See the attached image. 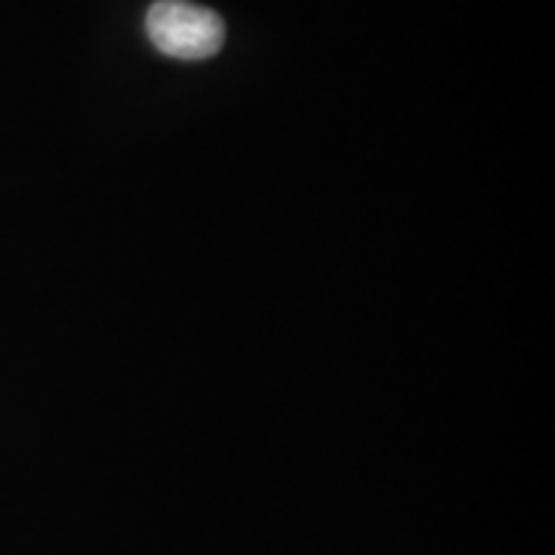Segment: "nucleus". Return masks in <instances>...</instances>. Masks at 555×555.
<instances>
[{"label":"nucleus","instance_id":"f257e3e1","mask_svg":"<svg viewBox=\"0 0 555 555\" xmlns=\"http://www.w3.org/2000/svg\"><path fill=\"white\" fill-rule=\"evenodd\" d=\"M147 37L165 57L208 60L224 47V21L189 0H157L147 11Z\"/></svg>","mask_w":555,"mask_h":555}]
</instances>
